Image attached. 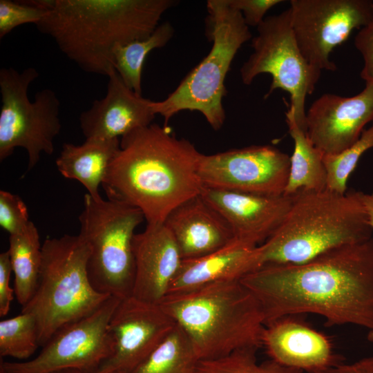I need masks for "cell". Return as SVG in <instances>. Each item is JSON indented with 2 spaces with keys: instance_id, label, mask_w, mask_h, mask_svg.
<instances>
[{
  "instance_id": "cell-7",
  "label": "cell",
  "mask_w": 373,
  "mask_h": 373,
  "mask_svg": "<svg viewBox=\"0 0 373 373\" xmlns=\"http://www.w3.org/2000/svg\"><path fill=\"white\" fill-rule=\"evenodd\" d=\"M207 10V36L213 43L209 54L164 99L151 103L153 113L164 118L165 126L185 110L200 112L215 131L225 121V78L238 50L252 36L242 15L228 0H208Z\"/></svg>"
},
{
  "instance_id": "cell-21",
  "label": "cell",
  "mask_w": 373,
  "mask_h": 373,
  "mask_svg": "<svg viewBox=\"0 0 373 373\" xmlns=\"http://www.w3.org/2000/svg\"><path fill=\"white\" fill-rule=\"evenodd\" d=\"M256 247L234 239L211 254L183 260L167 294L216 282L240 279L255 270L254 253Z\"/></svg>"
},
{
  "instance_id": "cell-26",
  "label": "cell",
  "mask_w": 373,
  "mask_h": 373,
  "mask_svg": "<svg viewBox=\"0 0 373 373\" xmlns=\"http://www.w3.org/2000/svg\"><path fill=\"white\" fill-rule=\"evenodd\" d=\"M199 361L188 336L176 324L157 347L131 373H195Z\"/></svg>"
},
{
  "instance_id": "cell-35",
  "label": "cell",
  "mask_w": 373,
  "mask_h": 373,
  "mask_svg": "<svg viewBox=\"0 0 373 373\" xmlns=\"http://www.w3.org/2000/svg\"><path fill=\"white\" fill-rule=\"evenodd\" d=\"M321 373H373V357L364 358L350 364L339 363Z\"/></svg>"
},
{
  "instance_id": "cell-19",
  "label": "cell",
  "mask_w": 373,
  "mask_h": 373,
  "mask_svg": "<svg viewBox=\"0 0 373 373\" xmlns=\"http://www.w3.org/2000/svg\"><path fill=\"white\" fill-rule=\"evenodd\" d=\"M135 273L132 296L159 303L182 262L178 246L164 223L147 224L133 240Z\"/></svg>"
},
{
  "instance_id": "cell-8",
  "label": "cell",
  "mask_w": 373,
  "mask_h": 373,
  "mask_svg": "<svg viewBox=\"0 0 373 373\" xmlns=\"http://www.w3.org/2000/svg\"><path fill=\"white\" fill-rule=\"evenodd\" d=\"M144 219L136 207L84 195L79 235L90 248L88 273L98 291L121 300L132 296L135 273L133 240Z\"/></svg>"
},
{
  "instance_id": "cell-5",
  "label": "cell",
  "mask_w": 373,
  "mask_h": 373,
  "mask_svg": "<svg viewBox=\"0 0 373 373\" xmlns=\"http://www.w3.org/2000/svg\"><path fill=\"white\" fill-rule=\"evenodd\" d=\"M159 304L188 336L200 361L262 347V307L240 279L169 294Z\"/></svg>"
},
{
  "instance_id": "cell-30",
  "label": "cell",
  "mask_w": 373,
  "mask_h": 373,
  "mask_svg": "<svg viewBox=\"0 0 373 373\" xmlns=\"http://www.w3.org/2000/svg\"><path fill=\"white\" fill-rule=\"evenodd\" d=\"M47 12L25 1L0 0V39L19 26L30 23L36 25Z\"/></svg>"
},
{
  "instance_id": "cell-20",
  "label": "cell",
  "mask_w": 373,
  "mask_h": 373,
  "mask_svg": "<svg viewBox=\"0 0 373 373\" xmlns=\"http://www.w3.org/2000/svg\"><path fill=\"white\" fill-rule=\"evenodd\" d=\"M164 224L175 238L183 260L211 254L234 240L225 219L200 195L177 207Z\"/></svg>"
},
{
  "instance_id": "cell-6",
  "label": "cell",
  "mask_w": 373,
  "mask_h": 373,
  "mask_svg": "<svg viewBox=\"0 0 373 373\" xmlns=\"http://www.w3.org/2000/svg\"><path fill=\"white\" fill-rule=\"evenodd\" d=\"M38 283L21 312L34 316L43 347L61 328L90 315L111 296L96 290L88 273L90 248L79 235L42 244Z\"/></svg>"
},
{
  "instance_id": "cell-33",
  "label": "cell",
  "mask_w": 373,
  "mask_h": 373,
  "mask_svg": "<svg viewBox=\"0 0 373 373\" xmlns=\"http://www.w3.org/2000/svg\"><path fill=\"white\" fill-rule=\"evenodd\" d=\"M354 46L363 59L360 76L365 84H373V19L358 30L354 38Z\"/></svg>"
},
{
  "instance_id": "cell-22",
  "label": "cell",
  "mask_w": 373,
  "mask_h": 373,
  "mask_svg": "<svg viewBox=\"0 0 373 373\" xmlns=\"http://www.w3.org/2000/svg\"><path fill=\"white\" fill-rule=\"evenodd\" d=\"M119 144V138H89L80 145L64 143L56 160L57 170L64 177L79 182L92 198H99V187Z\"/></svg>"
},
{
  "instance_id": "cell-36",
  "label": "cell",
  "mask_w": 373,
  "mask_h": 373,
  "mask_svg": "<svg viewBox=\"0 0 373 373\" xmlns=\"http://www.w3.org/2000/svg\"><path fill=\"white\" fill-rule=\"evenodd\" d=\"M360 200L365 212L369 225L373 231V192L365 193L360 191Z\"/></svg>"
},
{
  "instance_id": "cell-28",
  "label": "cell",
  "mask_w": 373,
  "mask_h": 373,
  "mask_svg": "<svg viewBox=\"0 0 373 373\" xmlns=\"http://www.w3.org/2000/svg\"><path fill=\"white\" fill-rule=\"evenodd\" d=\"M257 349L247 348L210 360L199 361L195 373H302L272 361L258 363Z\"/></svg>"
},
{
  "instance_id": "cell-34",
  "label": "cell",
  "mask_w": 373,
  "mask_h": 373,
  "mask_svg": "<svg viewBox=\"0 0 373 373\" xmlns=\"http://www.w3.org/2000/svg\"><path fill=\"white\" fill-rule=\"evenodd\" d=\"M12 271L9 252L0 254V316H6L10 308L15 289L10 286V278Z\"/></svg>"
},
{
  "instance_id": "cell-17",
  "label": "cell",
  "mask_w": 373,
  "mask_h": 373,
  "mask_svg": "<svg viewBox=\"0 0 373 373\" xmlns=\"http://www.w3.org/2000/svg\"><path fill=\"white\" fill-rule=\"evenodd\" d=\"M106 93L79 117L86 139H115L152 124L151 100L128 88L113 68L107 75Z\"/></svg>"
},
{
  "instance_id": "cell-29",
  "label": "cell",
  "mask_w": 373,
  "mask_h": 373,
  "mask_svg": "<svg viewBox=\"0 0 373 373\" xmlns=\"http://www.w3.org/2000/svg\"><path fill=\"white\" fill-rule=\"evenodd\" d=\"M373 148V124L364 129L360 137L349 148L336 155H324L327 171L326 189L338 193L347 191L348 178L361 157Z\"/></svg>"
},
{
  "instance_id": "cell-31",
  "label": "cell",
  "mask_w": 373,
  "mask_h": 373,
  "mask_svg": "<svg viewBox=\"0 0 373 373\" xmlns=\"http://www.w3.org/2000/svg\"><path fill=\"white\" fill-rule=\"evenodd\" d=\"M26 204L8 191H0V226L10 236L22 232L30 223Z\"/></svg>"
},
{
  "instance_id": "cell-32",
  "label": "cell",
  "mask_w": 373,
  "mask_h": 373,
  "mask_svg": "<svg viewBox=\"0 0 373 373\" xmlns=\"http://www.w3.org/2000/svg\"><path fill=\"white\" fill-rule=\"evenodd\" d=\"M282 0H228L229 4L242 15L247 26L258 27L266 13Z\"/></svg>"
},
{
  "instance_id": "cell-15",
  "label": "cell",
  "mask_w": 373,
  "mask_h": 373,
  "mask_svg": "<svg viewBox=\"0 0 373 373\" xmlns=\"http://www.w3.org/2000/svg\"><path fill=\"white\" fill-rule=\"evenodd\" d=\"M373 121V84L357 95L325 93L306 112V133L324 155H336L352 146Z\"/></svg>"
},
{
  "instance_id": "cell-4",
  "label": "cell",
  "mask_w": 373,
  "mask_h": 373,
  "mask_svg": "<svg viewBox=\"0 0 373 373\" xmlns=\"http://www.w3.org/2000/svg\"><path fill=\"white\" fill-rule=\"evenodd\" d=\"M291 196L280 226L255 249L256 269L305 263L334 248L372 238L360 191L302 190Z\"/></svg>"
},
{
  "instance_id": "cell-37",
  "label": "cell",
  "mask_w": 373,
  "mask_h": 373,
  "mask_svg": "<svg viewBox=\"0 0 373 373\" xmlns=\"http://www.w3.org/2000/svg\"><path fill=\"white\" fill-rule=\"evenodd\" d=\"M50 373H88L86 372L79 370L77 369H62L57 371H54Z\"/></svg>"
},
{
  "instance_id": "cell-14",
  "label": "cell",
  "mask_w": 373,
  "mask_h": 373,
  "mask_svg": "<svg viewBox=\"0 0 373 373\" xmlns=\"http://www.w3.org/2000/svg\"><path fill=\"white\" fill-rule=\"evenodd\" d=\"M176 326L159 303L122 299L108 325L113 352L95 373H131Z\"/></svg>"
},
{
  "instance_id": "cell-12",
  "label": "cell",
  "mask_w": 373,
  "mask_h": 373,
  "mask_svg": "<svg viewBox=\"0 0 373 373\" xmlns=\"http://www.w3.org/2000/svg\"><path fill=\"white\" fill-rule=\"evenodd\" d=\"M291 23L298 46L315 68L334 71L330 54L354 29L373 19L371 0H291Z\"/></svg>"
},
{
  "instance_id": "cell-3",
  "label": "cell",
  "mask_w": 373,
  "mask_h": 373,
  "mask_svg": "<svg viewBox=\"0 0 373 373\" xmlns=\"http://www.w3.org/2000/svg\"><path fill=\"white\" fill-rule=\"evenodd\" d=\"M174 0H54L35 26L84 72L106 76L117 46L151 35Z\"/></svg>"
},
{
  "instance_id": "cell-1",
  "label": "cell",
  "mask_w": 373,
  "mask_h": 373,
  "mask_svg": "<svg viewBox=\"0 0 373 373\" xmlns=\"http://www.w3.org/2000/svg\"><path fill=\"white\" fill-rule=\"evenodd\" d=\"M240 280L256 296L265 325L311 313L329 326L373 329V238L343 245L298 265H267Z\"/></svg>"
},
{
  "instance_id": "cell-18",
  "label": "cell",
  "mask_w": 373,
  "mask_h": 373,
  "mask_svg": "<svg viewBox=\"0 0 373 373\" xmlns=\"http://www.w3.org/2000/svg\"><path fill=\"white\" fill-rule=\"evenodd\" d=\"M262 345L271 360L309 373H321L341 361L327 336L291 316L265 325Z\"/></svg>"
},
{
  "instance_id": "cell-25",
  "label": "cell",
  "mask_w": 373,
  "mask_h": 373,
  "mask_svg": "<svg viewBox=\"0 0 373 373\" xmlns=\"http://www.w3.org/2000/svg\"><path fill=\"white\" fill-rule=\"evenodd\" d=\"M175 32L169 21L159 24L143 39L117 46L113 50V66L126 85L142 95V74L144 61L151 51L165 46Z\"/></svg>"
},
{
  "instance_id": "cell-27",
  "label": "cell",
  "mask_w": 373,
  "mask_h": 373,
  "mask_svg": "<svg viewBox=\"0 0 373 373\" xmlns=\"http://www.w3.org/2000/svg\"><path fill=\"white\" fill-rule=\"evenodd\" d=\"M39 346V329L33 315L21 312L1 321V357L28 361Z\"/></svg>"
},
{
  "instance_id": "cell-24",
  "label": "cell",
  "mask_w": 373,
  "mask_h": 373,
  "mask_svg": "<svg viewBox=\"0 0 373 373\" xmlns=\"http://www.w3.org/2000/svg\"><path fill=\"white\" fill-rule=\"evenodd\" d=\"M42 245L34 223L21 233L9 236V248L12 271L15 275V295L24 306L32 296L39 277Z\"/></svg>"
},
{
  "instance_id": "cell-10",
  "label": "cell",
  "mask_w": 373,
  "mask_h": 373,
  "mask_svg": "<svg viewBox=\"0 0 373 373\" xmlns=\"http://www.w3.org/2000/svg\"><path fill=\"white\" fill-rule=\"evenodd\" d=\"M252 53L240 69L242 83L249 85L259 75L271 76L265 98L282 89L290 96L288 109L296 124L306 130L305 100L318 82L321 71L313 67L302 54L291 27L287 10L268 16L257 27L251 40Z\"/></svg>"
},
{
  "instance_id": "cell-38",
  "label": "cell",
  "mask_w": 373,
  "mask_h": 373,
  "mask_svg": "<svg viewBox=\"0 0 373 373\" xmlns=\"http://www.w3.org/2000/svg\"><path fill=\"white\" fill-rule=\"evenodd\" d=\"M367 339L370 342L373 343V329L369 331L367 334Z\"/></svg>"
},
{
  "instance_id": "cell-9",
  "label": "cell",
  "mask_w": 373,
  "mask_h": 373,
  "mask_svg": "<svg viewBox=\"0 0 373 373\" xmlns=\"http://www.w3.org/2000/svg\"><path fill=\"white\" fill-rule=\"evenodd\" d=\"M39 75L32 67L21 73L12 67L0 69V161L23 148L28 156V171L37 165L41 153H54L61 128V104L55 91L44 88L32 102L28 99V87Z\"/></svg>"
},
{
  "instance_id": "cell-2",
  "label": "cell",
  "mask_w": 373,
  "mask_h": 373,
  "mask_svg": "<svg viewBox=\"0 0 373 373\" xmlns=\"http://www.w3.org/2000/svg\"><path fill=\"white\" fill-rule=\"evenodd\" d=\"M202 155L169 125L152 123L122 137L102 186L108 199L139 209L147 224H162L177 207L200 195Z\"/></svg>"
},
{
  "instance_id": "cell-11",
  "label": "cell",
  "mask_w": 373,
  "mask_h": 373,
  "mask_svg": "<svg viewBox=\"0 0 373 373\" xmlns=\"http://www.w3.org/2000/svg\"><path fill=\"white\" fill-rule=\"evenodd\" d=\"M120 300L111 296L93 313L61 328L34 358L22 362L1 359L0 365L6 373H50L62 369L95 373L113 352L108 325Z\"/></svg>"
},
{
  "instance_id": "cell-16",
  "label": "cell",
  "mask_w": 373,
  "mask_h": 373,
  "mask_svg": "<svg viewBox=\"0 0 373 373\" xmlns=\"http://www.w3.org/2000/svg\"><path fill=\"white\" fill-rule=\"evenodd\" d=\"M202 198L225 219L234 239L251 247L264 243L280 226L292 201L289 195H266L203 187Z\"/></svg>"
},
{
  "instance_id": "cell-13",
  "label": "cell",
  "mask_w": 373,
  "mask_h": 373,
  "mask_svg": "<svg viewBox=\"0 0 373 373\" xmlns=\"http://www.w3.org/2000/svg\"><path fill=\"white\" fill-rule=\"evenodd\" d=\"M290 157L271 145H252L202 154L198 175L204 187L259 195H282Z\"/></svg>"
},
{
  "instance_id": "cell-23",
  "label": "cell",
  "mask_w": 373,
  "mask_h": 373,
  "mask_svg": "<svg viewBox=\"0 0 373 373\" xmlns=\"http://www.w3.org/2000/svg\"><path fill=\"white\" fill-rule=\"evenodd\" d=\"M285 116L294 149L290 157L289 176L284 195L291 196L302 190L325 189L327 171L323 153L311 142L306 130L296 124L289 111Z\"/></svg>"
}]
</instances>
